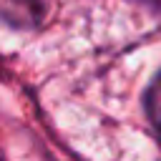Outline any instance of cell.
I'll return each instance as SVG.
<instances>
[{"mask_svg":"<svg viewBox=\"0 0 161 161\" xmlns=\"http://www.w3.org/2000/svg\"><path fill=\"white\" fill-rule=\"evenodd\" d=\"M143 111H146V118L151 121L153 131L161 136V70L153 75V80L148 83V88L143 93Z\"/></svg>","mask_w":161,"mask_h":161,"instance_id":"cell-1","label":"cell"}]
</instances>
